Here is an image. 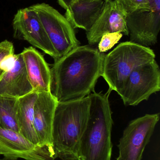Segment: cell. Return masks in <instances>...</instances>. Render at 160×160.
<instances>
[{
  "label": "cell",
  "mask_w": 160,
  "mask_h": 160,
  "mask_svg": "<svg viewBox=\"0 0 160 160\" xmlns=\"http://www.w3.org/2000/svg\"><path fill=\"white\" fill-rule=\"evenodd\" d=\"M123 34L121 32L108 33L103 35L98 43L99 51L101 53L106 52L120 41Z\"/></svg>",
  "instance_id": "cell-19"
},
{
  "label": "cell",
  "mask_w": 160,
  "mask_h": 160,
  "mask_svg": "<svg viewBox=\"0 0 160 160\" xmlns=\"http://www.w3.org/2000/svg\"><path fill=\"white\" fill-rule=\"evenodd\" d=\"M38 93L33 92L18 98L17 112L19 132L33 143L39 145L34 128V105Z\"/></svg>",
  "instance_id": "cell-16"
},
{
  "label": "cell",
  "mask_w": 160,
  "mask_h": 160,
  "mask_svg": "<svg viewBox=\"0 0 160 160\" xmlns=\"http://www.w3.org/2000/svg\"><path fill=\"white\" fill-rule=\"evenodd\" d=\"M32 7L37 14L54 49L56 55L55 61L79 47L80 42L76 38L74 28L65 16L44 3L34 5Z\"/></svg>",
  "instance_id": "cell-5"
},
{
  "label": "cell",
  "mask_w": 160,
  "mask_h": 160,
  "mask_svg": "<svg viewBox=\"0 0 160 160\" xmlns=\"http://www.w3.org/2000/svg\"><path fill=\"white\" fill-rule=\"evenodd\" d=\"M57 103L58 102L51 92L38 93L34 105V128L39 145L41 146L53 148V123Z\"/></svg>",
  "instance_id": "cell-12"
},
{
  "label": "cell",
  "mask_w": 160,
  "mask_h": 160,
  "mask_svg": "<svg viewBox=\"0 0 160 160\" xmlns=\"http://www.w3.org/2000/svg\"><path fill=\"white\" fill-rule=\"evenodd\" d=\"M127 14L115 1H105L104 7L98 19L88 32L86 38L90 45L99 43L106 33L121 32L129 35L127 27Z\"/></svg>",
  "instance_id": "cell-11"
},
{
  "label": "cell",
  "mask_w": 160,
  "mask_h": 160,
  "mask_svg": "<svg viewBox=\"0 0 160 160\" xmlns=\"http://www.w3.org/2000/svg\"><path fill=\"white\" fill-rule=\"evenodd\" d=\"M33 91L22 54H16L14 66L0 78V96L18 99Z\"/></svg>",
  "instance_id": "cell-14"
},
{
  "label": "cell",
  "mask_w": 160,
  "mask_h": 160,
  "mask_svg": "<svg viewBox=\"0 0 160 160\" xmlns=\"http://www.w3.org/2000/svg\"><path fill=\"white\" fill-rule=\"evenodd\" d=\"M103 0H73L66 9L65 18L74 28L88 32L100 16Z\"/></svg>",
  "instance_id": "cell-15"
},
{
  "label": "cell",
  "mask_w": 160,
  "mask_h": 160,
  "mask_svg": "<svg viewBox=\"0 0 160 160\" xmlns=\"http://www.w3.org/2000/svg\"><path fill=\"white\" fill-rule=\"evenodd\" d=\"M18 99L0 96V128L19 132L17 118Z\"/></svg>",
  "instance_id": "cell-17"
},
{
  "label": "cell",
  "mask_w": 160,
  "mask_h": 160,
  "mask_svg": "<svg viewBox=\"0 0 160 160\" xmlns=\"http://www.w3.org/2000/svg\"><path fill=\"white\" fill-rule=\"evenodd\" d=\"M150 9L127 15V27L131 42L144 47L157 42L160 30V0H147Z\"/></svg>",
  "instance_id": "cell-8"
},
{
  "label": "cell",
  "mask_w": 160,
  "mask_h": 160,
  "mask_svg": "<svg viewBox=\"0 0 160 160\" xmlns=\"http://www.w3.org/2000/svg\"><path fill=\"white\" fill-rule=\"evenodd\" d=\"M127 15L140 10L150 9L147 0H115Z\"/></svg>",
  "instance_id": "cell-18"
},
{
  "label": "cell",
  "mask_w": 160,
  "mask_h": 160,
  "mask_svg": "<svg viewBox=\"0 0 160 160\" xmlns=\"http://www.w3.org/2000/svg\"><path fill=\"white\" fill-rule=\"evenodd\" d=\"M155 58L154 51L149 47L131 41L123 42L105 55L101 77L109 85V91L117 92L132 71Z\"/></svg>",
  "instance_id": "cell-4"
},
{
  "label": "cell",
  "mask_w": 160,
  "mask_h": 160,
  "mask_svg": "<svg viewBox=\"0 0 160 160\" xmlns=\"http://www.w3.org/2000/svg\"><path fill=\"white\" fill-rule=\"evenodd\" d=\"M13 54H14V49L12 43L7 40L0 42V63L6 56ZM3 74L0 70V78Z\"/></svg>",
  "instance_id": "cell-20"
},
{
  "label": "cell",
  "mask_w": 160,
  "mask_h": 160,
  "mask_svg": "<svg viewBox=\"0 0 160 160\" xmlns=\"http://www.w3.org/2000/svg\"><path fill=\"white\" fill-rule=\"evenodd\" d=\"M160 90V69L155 60L132 71L117 93L124 104L136 106Z\"/></svg>",
  "instance_id": "cell-6"
},
{
  "label": "cell",
  "mask_w": 160,
  "mask_h": 160,
  "mask_svg": "<svg viewBox=\"0 0 160 160\" xmlns=\"http://www.w3.org/2000/svg\"><path fill=\"white\" fill-rule=\"evenodd\" d=\"M159 118V113L147 114L131 121L119 141L116 160H142Z\"/></svg>",
  "instance_id": "cell-7"
},
{
  "label": "cell",
  "mask_w": 160,
  "mask_h": 160,
  "mask_svg": "<svg viewBox=\"0 0 160 160\" xmlns=\"http://www.w3.org/2000/svg\"><path fill=\"white\" fill-rule=\"evenodd\" d=\"M14 37L23 39L56 60V55L37 14L32 6L18 10L13 19Z\"/></svg>",
  "instance_id": "cell-10"
},
{
  "label": "cell",
  "mask_w": 160,
  "mask_h": 160,
  "mask_svg": "<svg viewBox=\"0 0 160 160\" xmlns=\"http://www.w3.org/2000/svg\"><path fill=\"white\" fill-rule=\"evenodd\" d=\"M0 160H12L8 159L5 158H0Z\"/></svg>",
  "instance_id": "cell-22"
},
{
  "label": "cell",
  "mask_w": 160,
  "mask_h": 160,
  "mask_svg": "<svg viewBox=\"0 0 160 160\" xmlns=\"http://www.w3.org/2000/svg\"><path fill=\"white\" fill-rule=\"evenodd\" d=\"M0 156L8 159L54 160L51 148L36 145L19 132L0 128Z\"/></svg>",
  "instance_id": "cell-9"
},
{
  "label": "cell",
  "mask_w": 160,
  "mask_h": 160,
  "mask_svg": "<svg viewBox=\"0 0 160 160\" xmlns=\"http://www.w3.org/2000/svg\"><path fill=\"white\" fill-rule=\"evenodd\" d=\"M73 0H57L59 4L65 9H66L69 5Z\"/></svg>",
  "instance_id": "cell-21"
},
{
  "label": "cell",
  "mask_w": 160,
  "mask_h": 160,
  "mask_svg": "<svg viewBox=\"0 0 160 160\" xmlns=\"http://www.w3.org/2000/svg\"><path fill=\"white\" fill-rule=\"evenodd\" d=\"M105 54L89 45L79 46L55 61L51 69V92L58 102L83 98L95 91Z\"/></svg>",
  "instance_id": "cell-1"
},
{
  "label": "cell",
  "mask_w": 160,
  "mask_h": 160,
  "mask_svg": "<svg viewBox=\"0 0 160 160\" xmlns=\"http://www.w3.org/2000/svg\"><path fill=\"white\" fill-rule=\"evenodd\" d=\"M104 1H112V0H103Z\"/></svg>",
  "instance_id": "cell-23"
},
{
  "label": "cell",
  "mask_w": 160,
  "mask_h": 160,
  "mask_svg": "<svg viewBox=\"0 0 160 160\" xmlns=\"http://www.w3.org/2000/svg\"><path fill=\"white\" fill-rule=\"evenodd\" d=\"M110 93L94 91L89 95V118L79 145V160H111L113 121L109 99Z\"/></svg>",
  "instance_id": "cell-3"
},
{
  "label": "cell",
  "mask_w": 160,
  "mask_h": 160,
  "mask_svg": "<svg viewBox=\"0 0 160 160\" xmlns=\"http://www.w3.org/2000/svg\"><path fill=\"white\" fill-rule=\"evenodd\" d=\"M21 53L28 80L34 92H51V69L43 56L32 47L25 48Z\"/></svg>",
  "instance_id": "cell-13"
},
{
  "label": "cell",
  "mask_w": 160,
  "mask_h": 160,
  "mask_svg": "<svg viewBox=\"0 0 160 160\" xmlns=\"http://www.w3.org/2000/svg\"><path fill=\"white\" fill-rule=\"evenodd\" d=\"M90 104L89 96L80 99L57 103L52 128L55 159L79 160V145L87 126Z\"/></svg>",
  "instance_id": "cell-2"
}]
</instances>
